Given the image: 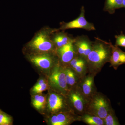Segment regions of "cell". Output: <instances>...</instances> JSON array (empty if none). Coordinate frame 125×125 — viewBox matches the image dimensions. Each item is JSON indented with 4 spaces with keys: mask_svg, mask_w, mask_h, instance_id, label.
Returning <instances> with one entry per match:
<instances>
[{
    "mask_svg": "<svg viewBox=\"0 0 125 125\" xmlns=\"http://www.w3.org/2000/svg\"><path fill=\"white\" fill-rule=\"evenodd\" d=\"M91 51L86 59L90 73L96 74L101 71L104 65L109 62L112 54L110 42L95 38Z\"/></svg>",
    "mask_w": 125,
    "mask_h": 125,
    "instance_id": "obj_1",
    "label": "cell"
},
{
    "mask_svg": "<svg viewBox=\"0 0 125 125\" xmlns=\"http://www.w3.org/2000/svg\"><path fill=\"white\" fill-rule=\"evenodd\" d=\"M58 28L48 26L41 28L25 45L24 49L26 54L56 53V48L52 40V34Z\"/></svg>",
    "mask_w": 125,
    "mask_h": 125,
    "instance_id": "obj_2",
    "label": "cell"
},
{
    "mask_svg": "<svg viewBox=\"0 0 125 125\" xmlns=\"http://www.w3.org/2000/svg\"><path fill=\"white\" fill-rule=\"evenodd\" d=\"M109 99L96 92L89 101L86 112L104 119L112 109Z\"/></svg>",
    "mask_w": 125,
    "mask_h": 125,
    "instance_id": "obj_3",
    "label": "cell"
},
{
    "mask_svg": "<svg viewBox=\"0 0 125 125\" xmlns=\"http://www.w3.org/2000/svg\"><path fill=\"white\" fill-rule=\"evenodd\" d=\"M49 84L57 92L65 94L69 91L64 66L59 62L52 68L49 78Z\"/></svg>",
    "mask_w": 125,
    "mask_h": 125,
    "instance_id": "obj_4",
    "label": "cell"
},
{
    "mask_svg": "<svg viewBox=\"0 0 125 125\" xmlns=\"http://www.w3.org/2000/svg\"><path fill=\"white\" fill-rule=\"evenodd\" d=\"M26 54L27 59L31 63L42 69H50L59 62L56 53Z\"/></svg>",
    "mask_w": 125,
    "mask_h": 125,
    "instance_id": "obj_5",
    "label": "cell"
},
{
    "mask_svg": "<svg viewBox=\"0 0 125 125\" xmlns=\"http://www.w3.org/2000/svg\"><path fill=\"white\" fill-rule=\"evenodd\" d=\"M69 99L75 111L80 115L86 112L89 101L83 95L78 86L72 90Z\"/></svg>",
    "mask_w": 125,
    "mask_h": 125,
    "instance_id": "obj_6",
    "label": "cell"
},
{
    "mask_svg": "<svg viewBox=\"0 0 125 125\" xmlns=\"http://www.w3.org/2000/svg\"><path fill=\"white\" fill-rule=\"evenodd\" d=\"M85 13L84 7L82 6L80 14L78 18L68 22L61 23L58 29L62 31L72 29H83L89 31L96 30L93 24L89 22L85 19Z\"/></svg>",
    "mask_w": 125,
    "mask_h": 125,
    "instance_id": "obj_7",
    "label": "cell"
},
{
    "mask_svg": "<svg viewBox=\"0 0 125 125\" xmlns=\"http://www.w3.org/2000/svg\"><path fill=\"white\" fill-rule=\"evenodd\" d=\"M74 40L56 49V54L59 63L62 66H67L72 59L77 55Z\"/></svg>",
    "mask_w": 125,
    "mask_h": 125,
    "instance_id": "obj_8",
    "label": "cell"
},
{
    "mask_svg": "<svg viewBox=\"0 0 125 125\" xmlns=\"http://www.w3.org/2000/svg\"><path fill=\"white\" fill-rule=\"evenodd\" d=\"M73 42L77 55L86 60L92 50L93 42L90 40L87 36L83 35L74 38Z\"/></svg>",
    "mask_w": 125,
    "mask_h": 125,
    "instance_id": "obj_9",
    "label": "cell"
},
{
    "mask_svg": "<svg viewBox=\"0 0 125 125\" xmlns=\"http://www.w3.org/2000/svg\"><path fill=\"white\" fill-rule=\"evenodd\" d=\"M95 75L90 73L80 79L78 86L86 98L89 101L96 92L94 89Z\"/></svg>",
    "mask_w": 125,
    "mask_h": 125,
    "instance_id": "obj_10",
    "label": "cell"
},
{
    "mask_svg": "<svg viewBox=\"0 0 125 125\" xmlns=\"http://www.w3.org/2000/svg\"><path fill=\"white\" fill-rule=\"evenodd\" d=\"M64 99L59 94L52 93L49 94L48 101V107L50 111L54 113L62 112L65 108Z\"/></svg>",
    "mask_w": 125,
    "mask_h": 125,
    "instance_id": "obj_11",
    "label": "cell"
},
{
    "mask_svg": "<svg viewBox=\"0 0 125 125\" xmlns=\"http://www.w3.org/2000/svg\"><path fill=\"white\" fill-rule=\"evenodd\" d=\"M110 45L111 47L112 54L109 62L110 67L116 70L120 66L125 64V52L118 46L113 45L111 42Z\"/></svg>",
    "mask_w": 125,
    "mask_h": 125,
    "instance_id": "obj_12",
    "label": "cell"
},
{
    "mask_svg": "<svg viewBox=\"0 0 125 125\" xmlns=\"http://www.w3.org/2000/svg\"><path fill=\"white\" fill-rule=\"evenodd\" d=\"M79 117L62 112L56 113L50 119V123L52 125H67L75 121H79Z\"/></svg>",
    "mask_w": 125,
    "mask_h": 125,
    "instance_id": "obj_13",
    "label": "cell"
},
{
    "mask_svg": "<svg viewBox=\"0 0 125 125\" xmlns=\"http://www.w3.org/2000/svg\"><path fill=\"white\" fill-rule=\"evenodd\" d=\"M74 38L70 36L64 31L59 30L54 32L52 35V39L56 49L59 48L73 41Z\"/></svg>",
    "mask_w": 125,
    "mask_h": 125,
    "instance_id": "obj_14",
    "label": "cell"
},
{
    "mask_svg": "<svg viewBox=\"0 0 125 125\" xmlns=\"http://www.w3.org/2000/svg\"><path fill=\"white\" fill-rule=\"evenodd\" d=\"M68 87L74 88L78 86L80 79L75 71L69 66H64Z\"/></svg>",
    "mask_w": 125,
    "mask_h": 125,
    "instance_id": "obj_15",
    "label": "cell"
},
{
    "mask_svg": "<svg viewBox=\"0 0 125 125\" xmlns=\"http://www.w3.org/2000/svg\"><path fill=\"white\" fill-rule=\"evenodd\" d=\"M79 121L89 125H104V121L97 116L85 113L79 117Z\"/></svg>",
    "mask_w": 125,
    "mask_h": 125,
    "instance_id": "obj_16",
    "label": "cell"
},
{
    "mask_svg": "<svg viewBox=\"0 0 125 125\" xmlns=\"http://www.w3.org/2000/svg\"><path fill=\"white\" fill-rule=\"evenodd\" d=\"M122 0H106L104 10L109 14H113L116 9L122 8Z\"/></svg>",
    "mask_w": 125,
    "mask_h": 125,
    "instance_id": "obj_17",
    "label": "cell"
},
{
    "mask_svg": "<svg viewBox=\"0 0 125 125\" xmlns=\"http://www.w3.org/2000/svg\"><path fill=\"white\" fill-rule=\"evenodd\" d=\"M104 125H120L118 118L115 114V112L112 108L109 112L107 116L104 119Z\"/></svg>",
    "mask_w": 125,
    "mask_h": 125,
    "instance_id": "obj_18",
    "label": "cell"
},
{
    "mask_svg": "<svg viewBox=\"0 0 125 125\" xmlns=\"http://www.w3.org/2000/svg\"><path fill=\"white\" fill-rule=\"evenodd\" d=\"M46 102V100L45 96L38 94L33 98L32 104L36 109L40 110L43 109L45 107Z\"/></svg>",
    "mask_w": 125,
    "mask_h": 125,
    "instance_id": "obj_19",
    "label": "cell"
},
{
    "mask_svg": "<svg viewBox=\"0 0 125 125\" xmlns=\"http://www.w3.org/2000/svg\"><path fill=\"white\" fill-rule=\"evenodd\" d=\"M71 68L77 74L80 79L85 76L86 72L88 70L87 63L75 65Z\"/></svg>",
    "mask_w": 125,
    "mask_h": 125,
    "instance_id": "obj_20",
    "label": "cell"
},
{
    "mask_svg": "<svg viewBox=\"0 0 125 125\" xmlns=\"http://www.w3.org/2000/svg\"><path fill=\"white\" fill-rule=\"evenodd\" d=\"M12 122V118L10 115L2 112L0 113V125H10Z\"/></svg>",
    "mask_w": 125,
    "mask_h": 125,
    "instance_id": "obj_21",
    "label": "cell"
},
{
    "mask_svg": "<svg viewBox=\"0 0 125 125\" xmlns=\"http://www.w3.org/2000/svg\"><path fill=\"white\" fill-rule=\"evenodd\" d=\"M116 39V46L118 47H125V35L122 32L120 34L116 35L115 36Z\"/></svg>",
    "mask_w": 125,
    "mask_h": 125,
    "instance_id": "obj_22",
    "label": "cell"
},
{
    "mask_svg": "<svg viewBox=\"0 0 125 125\" xmlns=\"http://www.w3.org/2000/svg\"><path fill=\"white\" fill-rule=\"evenodd\" d=\"M48 88V83L47 82L42 85L39 86L38 87H33L32 90L34 93L39 94L46 90Z\"/></svg>",
    "mask_w": 125,
    "mask_h": 125,
    "instance_id": "obj_23",
    "label": "cell"
},
{
    "mask_svg": "<svg viewBox=\"0 0 125 125\" xmlns=\"http://www.w3.org/2000/svg\"><path fill=\"white\" fill-rule=\"evenodd\" d=\"M47 82L46 80L44 79H41L39 80V81L33 87H38L39 86L42 85L43 84L47 83Z\"/></svg>",
    "mask_w": 125,
    "mask_h": 125,
    "instance_id": "obj_24",
    "label": "cell"
},
{
    "mask_svg": "<svg viewBox=\"0 0 125 125\" xmlns=\"http://www.w3.org/2000/svg\"><path fill=\"white\" fill-rule=\"evenodd\" d=\"M122 7L125 8V0H122Z\"/></svg>",
    "mask_w": 125,
    "mask_h": 125,
    "instance_id": "obj_25",
    "label": "cell"
},
{
    "mask_svg": "<svg viewBox=\"0 0 125 125\" xmlns=\"http://www.w3.org/2000/svg\"><path fill=\"white\" fill-rule=\"evenodd\" d=\"M1 112H2V111H1V110L0 109V113H1Z\"/></svg>",
    "mask_w": 125,
    "mask_h": 125,
    "instance_id": "obj_26",
    "label": "cell"
}]
</instances>
